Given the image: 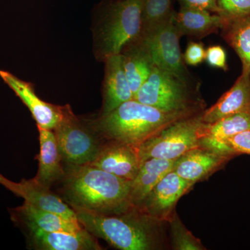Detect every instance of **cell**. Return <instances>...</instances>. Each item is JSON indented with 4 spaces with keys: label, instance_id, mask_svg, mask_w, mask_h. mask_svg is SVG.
<instances>
[{
    "label": "cell",
    "instance_id": "6da1fadb",
    "mask_svg": "<svg viewBox=\"0 0 250 250\" xmlns=\"http://www.w3.org/2000/svg\"><path fill=\"white\" fill-rule=\"evenodd\" d=\"M64 191L72 208L116 214L132 207L130 181L90 165H69Z\"/></svg>",
    "mask_w": 250,
    "mask_h": 250
},
{
    "label": "cell",
    "instance_id": "7a4b0ae2",
    "mask_svg": "<svg viewBox=\"0 0 250 250\" xmlns=\"http://www.w3.org/2000/svg\"><path fill=\"white\" fill-rule=\"evenodd\" d=\"M81 225L91 234L122 250H152L162 247L161 225L139 207L116 214H99L73 208Z\"/></svg>",
    "mask_w": 250,
    "mask_h": 250
},
{
    "label": "cell",
    "instance_id": "3957f363",
    "mask_svg": "<svg viewBox=\"0 0 250 250\" xmlns=\"http://www.w3.org/2000/svg\"><path fill=\"white\" fill-rule=\"evenodd\" d=\"M196 114L198 113L164 111L133 99L109 113L102 114L95 122L94 127L108 141L137 147L174 122Z\"/></svg>",
    "mask_w": 250,
    "mask_h": 250
},
{
    "label": "cell",
    "instance_id": "277c9868",
    "mask_svg": "<svg viewBox=\"0 0 250 250\" xmlns=\"http://www.w3.org/2000/svg\"><path fill=\"white\" fill-rule=\"evenodd\" d=\"M143 0H111L103 6L93 28L94 52L104 62L121 54L141 34Z\"/></svg>",
    "mask_w": 250,
    "mask_h": 250
},
{
    "label": "cell",
    "instance_id": "5b68a950",
    "mask_svg": "<svg viewBox=\"0 0 250 250\" xmlns=\"http://www.w3.org/2000/svg\"><path fill=\"white\" fill-rule=\"evenodd\" d=\"M134 100L167 112L199 113L205 111L206 106L199 86L189 84L156 65L135 93Z\"/></svg>",
    "mask_w": 250,
    "mask_h": 250
},
{
    "label": "cell",
    "instance_id": "8992f818",
    "mask_svg": "<svg viewBox=\"0 0 250 250\" xmlns=\"http://www.w3.org/2000/svg\"><path fill=\"white\" fill-rule=\"evenodd\" d=\"M202 113L174 122L141 143L136 147L141 162L152 158L177 160L188 151L201 146Z\"/></svg>",
    "mask_w": 250,
    "mask_h": 250
},
{
    "label": "cell",
    "instance_id": "52a82bcc",
    "mask_svg": "<svg viewBox=\"0 0 250 250\" xmlns=\"http://www.w3.org/2000/svg\"><path fill=\"white\" fill-rule=\"evenodd\" d=\"M62 159L69 165H88L103 146L72 110L53 130Z\"/></svg>",
    "mask_w": 250,
    "mask_h": 250
},
{
    "label": "cell",
    "instance_id": "ba28073f",
    "mask_svg": "<svg viewBox=\"0 0 250 250\" xmlns=\"http://www.w3.org/2000/svg\"><path fill=\"white\" fill-rule=\"evenodd\" d=\"M173 19L149 32L141 34L150 47L156 67L173 74L189 84L200 86L186 66L179 45L182 36L174 26Z\"/></svg>",
    "mask_w": 250,
    "mask_h": 250
},
{
    "label": "cell",
    "instance_id": "9c48e42d",
    "mask_svg": "<svg viewBox=\"0 0 250 250\" xmlns=\"http://www.w3.org/2000/svg\"><path fill=\"white\" fill-rule=\"evenodd\" d=\"M193 186L171 171L153 188L139 208L156 221L168 223L179 199Z\"/></svg>",
    "mask_w": 250,
    "mask_h": 250
},
{
    "label": "cell",
    "instance_id": "30bf717a",
    "mask_svg": "<svg viewBox=\"0 0 250 250\" xmlns=\"http://www.w3.org/2000/svg\"><path fill=\"white\" fill-rule=\"evenodd\" d=\"M0 77L29 108L38 126L54 130L72 110L69 105L58 106L41 100L31 83L10 72L0 70Z\"/></svg>",
    "mask_w": 250,
    "mask_h": 250
},
{
    "label": "cell",
    "instance_id": "8fae6325",
    "mask_svg": "<svg viewBox=\"0 0 250 250\" xmlns=\"http://www.w3.org/2000/svg\"><path fill=\"white\" fill-rule=\"evenodd\" d=\"M0 185L36 208L53 212L70 220H78L73 208L51 191L49 187L35 178L22 179L16 182L0 174Z\"/></svg>",
    "mask_w": 250,
    "mask_h": 250
},
{
    "label": "cell",
    "instance_id": "7c38bea8",
    "mask_svg": "<svg viewBox=\"0 0 250 250\" xmlns=\"http://www.w3.org/2000/svg\"><path fill=\"white\" fill-rule=\"evenodd\" d=\"M233 158L234 156L200 146L178 158L174 162L172 170L181 178L194 185L223 168Z\"/></svg>",
    "mask_w": 250,
    "mask_h": 250
},
{
    "label": "cell",
    "instance_id": "4fadbf2b",
    "mask_svg": "<svg viewBox=\"0 0 250 250\" xmlns=\"http://www.w3.org/2000/svg\"><path fill=\"white\" fill-rule=\"evenodd\" d=\"M141 164L137 148L109 141L102 147L96 159L88 165L131 182L139 172Z\"/></svg>",
    "mask_w": 250,
    "mask_h": 250
},
{
    "label": "cell",
    "instance_id": "5bb4252c",
    "mask_svg": "<svg viewBox=\"0 0 250 250\" xmlns=\"http://www.w3.org/2000/svg\"><path fill=\"white\" fill-rule=\"evenodd\" d=\"M121 55L125 75L134 95L155 67L150 47L140 34L123 47Z\"/></svg>",
    "mask_w": 250,
    "mask_h": 250
},
{
    "label": "cell",
    "instance_id": "9a60e30c",
    "mask_svg": "<svg viewBox=\"0 0 250 250\" xmlns=\"http://www.w3.org/2000/svg\"><path fill=\"white\" fill-rule=\"evenodd\" d=\"M250 129V107L233 113L210 124L202 123L200 127L202 146L222 154L234 156L224 143L227 139Z\"/></svg>",
    "mask_w": 250,
    "mask_h": 250
},
{
    "label": "cell",
    "instance_id": "2e32d148",
    "mask_svg": "<svg viewBox=\"0 0 250 250\" xmlns=\"http://www.w3.org/2000/svg\"><path fill=\"white\" fill-rule=\"evenodd\" d=\"M104 62L102 114H106L122 104L134 99V94L125 75L121 54L108 57Z\"/></svg>",
    "mask_w": 250,
    "mask_h": 250
},
{
    "label": "cell",
    "instance_id": "e0dca14e",
    "mask_svg": "<svg viewBox=\"0 0 250 250\" xmlns=\"http://www.w3.org/2000/svg\"><path fill=\"white\" fill-rule=\"evenodd\" d=\"M29 229L33 243L38 249L45 250H100L93 234L85 228L74 233L49 232L33 225H24Z\"/></svg>",
    "mask_w": 250,
    "mask_h": 250
},
{
    "label": "cell",
    "instance_id": "ac0fdd59",
    "mask_svg": "<svg viewBox=\"0 0 250 250\" xmlns=\"http://www.w3.org/2000/svg\"><path fill=\"white\" fill-rule=\"evenodd\" d=\"M249 107L250 76L248 72L242 71L232 87L211 107L202 112L201 121L205 124H210Z\"/></svg>",
    "mask_w": 250,
    "mask_h": 250
},
{
    "label": "cell",
    "instance_id": "d6986e66",
    "mask_svg": "<svg viewBox=\"0 0 250 250\" xmlns=\"http://www.w3.org/2000/svg\"><path fill=\"white\" fill-rule=\"evenodd\" d=\"M225 19L220 15L206 10L181 6L174 14L173 23L181 36L201 39L218 33Z\"/></svg>",
    "mask_w": 250,
    "mask_h": 250
},
{
    "label": "cell",
    "instance_id": "ffe728a7",
    "mask_svg": "<svg viewBox=\"0 0 250 250\" xmlns=\"http://www.w3.org/2000/svg\"><path fill=\"white\" fill-rule=\"evenodd\" d=\"M13 220L24 225H33L49 232L74 233L83 229L78 220H70L53 212L40 209L24 202L11 210Z\"/></svg>",
    "mask_w": 250,
    "mask_h": 250
},
{
    "label": "cell",
    "instance_id": "44dd1931",
    "mask_svg": "<svg viewBox=\"0 0 250 250\" xmlns=\"http://www.w3.org/2000/svg\"><path fill=\"white\" fill-rule=\"evenodd\" d=\"M41 151L39 170L34 178L44 185L50 187L65 175L61 161L62 156L53 130L38 126Z\"/></svg>",
    "mask_w": 250,
    "mask_h": 250
},
{
    "label": "cell",
    "instance_id": "7402d4cb",
    "mask_svg": "<svg viewBox=\"0 0 250 250\" xmlns=\"http://www.w3.org/2000/svg\"><path fill=\"white\" fill-rule=\"evenodd\" d=\"M175 161L152 158L141 163L139 172L131 181L130 199L132 205H141L153 188L173 170Z\"/></svg>",
    "mask_w": 250,
    "mask_h": 250
},
{
    "label": "cell",
    "instance_id": "603a6c76",
    "mask_svg": "<svg viewBox=\"0 0 250 250\" xmlns=\"http://www.w3.org/2000/svg\"><path fill=\"white\" fill-rule=\"evenodd\" d=\"M221 36L238 54L243 70L250 76V14L242 17L225 19Z\"/></svg>",
    "mask_w": 250,
    "mask_h": 250
},
{
    "label": "cell",
    "instance_id": "cb8c5ba5",
    "mask_svg": "<svg viewBox=\"0 0 250 250\" xmlns=\"http://www.w3.org/2000/svg\"><path fill=\"white\" fill-rule=\"evenodd\" d=\"M174 14L172 0H143L141 33L149 32L168 22L173 19Z\"/></svg>",
    "mask_w": 250,
    "mask_h": 250
},
{
    "label": "cell",
    "instance_id": "d4e9b609",
    "mask_svg": "<svg viewBox=\"0 0 250 250\" xmlns=\"http://www.w3.org/2000/svg\"><path fill=\"white\" fill-rule=\"evenodd\" d=\"M168 223L170 225L171 244L175 250H205L201 241L192 235L184 226L177 213Z\"/></svg>",
    "mask_w": 250,
    "mask_h": 250
},
{
    "label": "cell",
    "instance_id": "484cf974",
    "mask_svg": "<svg viewBox=\"0 0 250 250\" xmlns=\"http://www.w3.org/2000/svg\"><path fill=\"white\" fill-rule=\"evenodd\" d=\"M220 13L224 19L242 17L250 14V0H217Z\"/></svg>",
    "mask_w": 250,
    "mask_h": 250
},
{
    "label": "cell",
    "instance_id": "4316f807",
    "mask_svg": "<svg viewBox=\"0 0 250 250\" xmlns=\"http://www.w3.org/2000/svg\"><path fill=\"white\" fill-rule=\"evenodd\" d=\"M230 151L236 156L250 155V129L238 133L224 142Z\"/></svg>",
    "mask_w": 250,
    "mask_h": 250
},
{
    "label": "cell",
    "instance_id": "83f0119b",
    "mask_svg": "<svg viewBox=\"0 0 250 250\" xmlns=\"http://www.w3.org/2000/svg\"><path fill=\"white\" fill-rule=\"evenodd\" d=\"M206 62L210 67L228 70L226 51L220 45H210L206 49Z\"/></svg>",
    "mask_w": 250,
    "mask_h": 250
},
{
    "label": "cell",
    "instance_id": "f1b7e54d",
    "mask_svg": "<svg viewBox=\"0 0 250 250\" xmlns=\"http://www.w3.org/2000/svg\"><path fill=\"white\" fill-rule=\"evenodd\" d=\"M186 65L197 66L205 62L206 49L201 42H191L188 44L185 53L183 55Z\"/></svg>",
    "mask_w": 250,
    "mask_h": 250
},
{
    "label": "cell",
    "instance_id": "f546056e",
    "mask_svg": "<svg viewBox=\"0 0 250 250\" xmlns=\"http://www.w3.org/2000/svg\"><path fill=\"white\" fill-rule=\"evenodd\" d=\"M181 6L203 9L213 14L220 13L217 0H177Z\"/></svg>",
    "mask_w": 250,
    "mask_h": 250
}]
</instances>
